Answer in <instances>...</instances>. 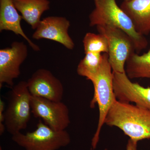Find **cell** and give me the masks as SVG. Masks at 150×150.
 <instances>
[{
    "mask_svg": "<svg viewBox=\"0 0 150 150\" xmlns=\"http://www.w3.org/2000/svg\"><path fill=\"white\" fill-rule=\"evenodd\" d=\"M125 72L130 79H150V49L143 55L132 54L126 62Z\"/></svg>",
    "mask_w": 150,
    "mask_h": 150,
    "instance_id": "obj_15",
    "label": "cell"
},
{
    "mask_svg": "<svg viewBox=\"0 0 150 150\" xmlns=\"http://www.w3.org/2000/svg\"><path fill=\"white\" fill-rule=\"evenodd\" d=\"M137 142L130 139L126 146V150H137Z\"/></svg>",
    "mask_w": 150,
    "mask_h": 150,
    "instance_id": "obj_19",
    "label": "cell"
},
{
    "mask_svg": "<svg viewBox=\"0 0 150 150\" xmlns=\"http://www.w3.org/2000/svg\"><path fill=\"white\" fill-rule=\"evenodd\" d=\"M31 97L27 81H21L12 88L4 111V123L12 136L27 127L31 112Z\"/></svg>",
    "mask_w": 150,
    "mask_h": 150,
    "instance_id": "obj_4",
    "label": "cell"
},
{
    "mask_svg": "<svg viewBox=\"0 0 150 150\" xmlns=\"http://www.w3.org/2000/svg\"><path fill=\"white\" fill-rule=\"evenodd\" d=\"M27 83L32 96L56 102L62 101L64 92L63 84L49 70H37L28 79Z\"/></svg>",
    "mask_w": 150,
    "mask_h": 150,
    "instance_id": "obj_10",
    "label": "cell"
},
{
    "mask_svg": "<svg viewBox=\"0 0 150 150\" xmlns=\"http://www.w3.org/2000/svg\"><path fill=\"white\" fill-rule=\"evenodd\" d=\"M12 139L25 150H57L71 142L66 130L55 131L41 121L35 131L25 134L19 132L13 135Z\"/></svg>",
    "mask_w": 150,
    "mask_h": 150,
    "instance_id": "obj_5",
    "label": "cell"
},
{
    "mask_svg": "<svg viewBox=\"0 0 150 150\" xmlns=\"http://www.w3.org/2000/svg\"><path fill=\"white\" fill-rule=\"evenodd\" d=\"M105 124L118 127L135 142L150 139V110L136 105L115 99Z\"/></svg>",
    "mask_w": 150,
    "mask_h": 150,
    "instance_id": "obj_1",
    "label": "cell"
},
{
    "mask_svg": "<svg viewBox=\"0 0 150 150\" xmlns=\"http://www.w3.org/2000/svg\"><path fill=\"white\" fill-rule=\"evenodd\" d=\"M85 54L87 53L104 54L108 53V43L106 37L103 34L87 33L83 40Z\"/></svg>",
    "mask_w": 150,
    "mask_h": 150,
    "instance_id": "obj_17",
    "label": "cell"
},
{
    "mask_svg": "<svg viewBox=\"0 0 150 150\" xmlns=\"http://www.w3.org/2000/svg\"><path fill=\"white\" fill-rule=\"evenodd\" d=\"M124 1H131V0H124Z\"/></svg>",
    "mask_w": 150,
    "mask_h": 150,
    "instance_id": "obj_20",
    "label": "cell"
},
{
    "mask_svg": "<svg viewBox=\"0 0 150 150\" xmlns=\"http://www.w3.org/2000/svg\"><path fill=\"white\" fill-rule=\"evenodd\" d=\"M30 106L34 117L41 118L55 131H64L69 125V110L62 101L56 102L31 96Z\"/></svg>",
    "mask_w": 150,
    "mask_h": 150,
    "instance_id": "obj_7",
    "label": "cell"
},
{
    "mask_svg": "<svg viewBox=\"0 0 150 150\" xmlns=\"http://www.w3.org/2000/svg\"><path fill=\"white\" fill-rule=\"evenodd\" d=\"M113 72V85L116 99L123 102L134 103L150 110V87L146 88L132 82L126 73Z\"/></svg>",
    "mask_w": 150,
    "mask_h": 150,
    "instance_id": "obj_9",
    "label": "cell"
},
{
    "mask_svg": "<svg viewBox=\"0 0 150 150\" xmlns=\"http://www.w3.org/2000/svg\"><path fill=\"white\" fill-rule=\"evenodd\" d=\"M69 21L61 16H49L43 18L33 34L36 40L46 39L61 43L69 50L75 46L74 41L69 34Z\"/></svg>",
    "mask_w": 150,
    "mask_h": 150,
    "instance_id": "obj_11",
    "label": "cell"
},
{
    "mask_svg": "<svg viewBox=\"0 0 150 150\" xmlns=\"http://www.w3.org/2000/svg\"><path fill=\"white\" fill-rule=\"evenodd\" d=\"M93 1L95 8L89 16L90 26L109 25L123 30L134 41L137 54L147 48L146 38L137 32L131 18L118 6L116 0Z\"/></svg>",
    "mask_w": 150,
    "mask_h": 150,
    "instance_id": "obj_2",
    "label": "cell"
},
{
    "mask_svg": "<svg viewBox=\"0 0 150 150\" xmlns=\"http://www.w3.org/2000/svg\"><path fill=\"white\" fill-rule=\"evenodd\" d=\"M5 110V104L2 100L0 99V123L4 122V111Z\"/></svg>",
    "mask_w": 150,
    "mask_h": 150,
    "instance_id": "obj_18",
    "label": "cell"
},
{
    "mask_svg": "<svg viewBox=\"0 0 150 150\" xmlns=\"http://www.w3.org/2000/svg\"><path fill=\"white\" fill-rule=\"evenodd\" d=\"M103 62L96 76L92 82L94 96L90 103L93 108L97 103L99 109V118L96 132L92 140V146L96 148L99 139L100 134L108 111L116 99L113 85V72L109 61L108 54L104 53Z\"/></svg>",
    "mask_w": 150,
    "mask_h": 150,
    "instance_id": "obj_3",
    "label": "cell"
},
{
    "mask_svg": "<svg viewBox=\"0 0 150 150\" xmlns=\"http://www.w3.org/2000/svg\"><path fill=\"white\" fill-rule=\"evenodd\" d=\"M103 54L86 53L79 63L77 69L78 75L84 77L92 82L96 76L103 62Z\"/></svg>",
    "mask_w": 150,
    "mask_h": 150,
    "instance_id": "obj_16",
    "label": "cell"
},
{
    "mask_svg": "<svg viewBox=\"0 0 150 150\" xmlns=\"http://www.w3.org/2000/svg\"><path fill=\"white\" fill-rule=\"evenodd\" d=\"M120 7L129 17L136 30L144 35L150 33V0L124 1Z\"/></svg>",
    "mask_w": 150,
    "mask_h": 150,
    "instance_id": "obj_13",
    "label": "cell"
},
{
    "mask_svg": "<svg viewBox=\"0 0 150 150\" xmlns=\"http://www.w3.org/2000/svg\"><path fill=\"white\" fill-rule=\"evenodd\" d=\"M28 54L23 42L15 41L10 47L0 50V88L4 84L13 87V80L21 74V66Z\"/></svg>",
    "mask_w": 150,
    "mask_h": 150,
    "instance_id": "obj_8",
    "label": "cell"
},
{
    "mask_svg": "<svg viewBox=\"0 0 150 150\" xmlns=\"http://www.w3.org/2000/svg\"><path fill=\"white\" fill-rule=\"evenodd\" d=\"M22 19V17L15 6L13 0H0V31H12L23 37L34 51H40L39 46L32 42L23 31L21 24Z\"/></svg>",
    "mask_w": 150,
    "mask_h": 150,
    "instance_id": "obj_12",
    "label": "cell"
},
{
    "mask_svg": "<svg viewBox=\"0 0 150 150\" xmlns=\"http://www.w3.org/2000/svg\"><path fill=\"white\" fill-rule=\"evenodd\" d=\"M98 33L104 35L108 43V61L112 71L125 72V65L128 59L136 53L134 41L121 29L109 25L96 26Z\"/></svg>",
    "mask_w": 150,
    "mask_h": 150,
    "instance_id": "obj_6",
    "label": "cell"
},
{
    "mask_svg": "<svg viewBox=\"0 0 150 150\" xmlns=\"http://www.w3.org/2000/svg\"><path fill=\"white\" fill-rule=\"evenodd\" d=\"M17 10L23 19L35 30L40 24L43 13L50 9L49 0H13Z\"/></svg>",
    "mask_w": 150,
    "mask_h": 150,
    "instance_id": "obj_14",
    "label": "cell"
}]
</instances>
